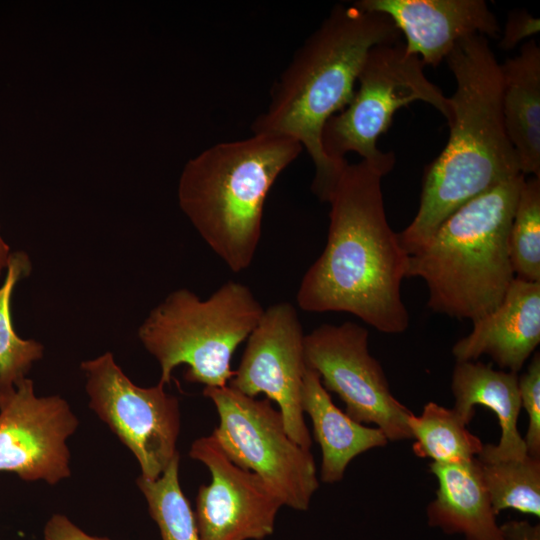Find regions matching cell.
Masks as SVG:
<instances>
[{
    "mask_svg": "<svg viewBox=\"0 0 540 540\" xmlns=\"http://www.w3.org/2000/svg\"><path fill=\"white\" fill-rule=\"evenodd\" d=\"M467 426L453 408L428 402L419 415L408 418L414 454L442 464L475 459L484 444Z\"/></svg>",
    "mask_w": 540,
    "mask_h": 540,
    "instance_id": "20",
    "label": "cell"
},
{
    "mask_svg": "<svg viewBox=\"0 0 540 540\" xmlns=\"http://www.w3.org/2000/svg\"><path fill=\"white\" fill-rule=\"evenodd\" d=\"M361 8L387 15L404 35L407 51L438 66L462 38H496L501 27L483 0H360Z\"/></svg>",
    "mask_w": 540,
    "mask_h": 540,
    "instance_id": "14",
    "label": "cell"
},
{
    "mask_svg": "<svg viewBox=\"0 0 540 540\" xmlns=\"http://www.w3.org/2000/svg\"><path fill=\"white\" fill-rule=\"evenodd\" d=\"M10 247L3 239L0 233V275L7 268V264L11 255Z\"/></svg>",
    "mask_w": 540,
    "mask_h": 540,
    "instance_id": "29",
    "label": "cell"
},
{
    "mask_svg": "<svg viewBox=\"0 0 540 540\" xmlns=\"http://www.w3.org/2000/svg\"><path fill=\"white\" fill-rule=\"evenodd\" d=\"M304 355L327 391L344 402L346 414L374 424L388 441L412 439V412L392 394L385 372L369 351V333L355 322L322 324L305 334Z\"/></svg>",
    "mask_w": 540,
    "mask_h": 540,
    "instance_id": "10",
    "label": "cell"
},
{
    "mask_svg": "<svg viewBox=\"0 0 540 540\" xmlns=\"http://www.w3.org/2000/svg\"><path fill=\"white\" fill-rule=\"evenodd\" d=\"M203 394L217 409L212 434L227 457L261 477L283 505L306 511L319 487L315 461L288 435L279 409L229 385L205 387Z\"/></svg>",
    "mask_w": 540,
    "mask_h": 540,
    "instance_id": "8",
    "label": "cell"
},
{
    "mask_svg": "<svg viewBox=\"0 0 540 540\" xmlns=\"http://www.w3.org/2000/svg\"><path fill=\"white\" fill-rule=\"evenodd\" d=\"M478 468L496 515L506 509L540 517V458L482 460Z\"/></svg>",
    "mask_w": 540,
    "mask_h": 540,
    "instance_id": "22",
    "label": "cell"
},
{
    "mask_svg": "<svg viewBox=\"0 0 540 540\" xmlns=\"http://www.w3.org/2000/svg\"><path fill=\"white\" fill-rule=\"evenodd\" d=\"M501 109L521 173L540 178V48L534 39L500 64Z\"/></svg>",
    "mask_w": 540,
    "mask_h": 540,
    "instance_id": "19",
    "label": "cell"
},
{
    "mask_svg": "<svg viewBox=\"0 0 540 540\" xmlns=\"http://www.w3.org/2000/svg\"><path fill=\"white\" fill-rule=\"evenodd\" d=\"M385 14L356 3L337 4L295 52L271 90L267 109L252 123L253 133L287 136L300 143L315 166L311 189L328 198L347 160L324 152L326 122L351 101L365 58L376 45L400 41Z\"/></svg>",
    "mask_w": 540,
    "mask_h": 540,
    "instance_id": "3",
    "label": "cell"
},
{
    "mask_svg": "<svg viewBox=\"0 0 540 540\" xmlns=\"http://www.w3.org/2000/svg\"><path fill=\"white\" fill-rule=\"evenodd\" d=\"M302 150L293 138L253 133L212 145L185 165L178 185L179 205L231 271L241 272L252 263L266 197Z\"/></svg>",
    "mask_w": 540,
    "mask_h": 540,
    "instance_id": "4",
    "label": "cell"
},
{
    "mask_svg": "<svg viewBox=\"0 0 540 540\" xmlns=\"http://www.w3.org/2000/svg\"><path fill=\"white\" fill-rule=\"evenodd\" d=\"M540 343V282L514 278L500 305L473 322L452 347L456 362L488 355L501 369L518 373Z\"/></svg>",
    "mask_w": 540,
    "mask_h": 540,
    "instance_id": "15",
    "label": "cell"
},
{
    "mask_svg": "<svg viewBox=\"0 0 540 540\" xmlns=\"http://www.w3.org/2000/svg\"><path fill=\"white\" fill-rule=\"evenodd\" d=\"M437 480L435 498L426 509L427 523L464 540H504L476 458L460 463L429 464Z\"/></svg>",
    "mask_w": 540,
    "mask_h": 540,
    "instance_id": "17",
    "label": "cell"
},
{
    "mask_svg": "<svg viewBox=\"0 0 540 540\" xmlns=\"http://www.w3.org/2000/svg\"><path fill=\"white\" fill-rule=\"evenodd\" d=\"M263 312L250 288L237 281L226 282L205 300L181 288L150 311L138 337L159 362V383L169 384L173 370L185 364L188 382L223 387L234 375L231 360L236 348Z\"/></svg>",
    "mask_w": 540,
    "mask_h": 540,
    "instance_id": "6",
    "label": "cell"
},
{
    "mask_svg": "<svg viewBox=\"0 0 540 540\" xmlns=\"http://www.w3.org/2000/svg\"><path fill=\"white\" fill-rule=\"evenodd\" d=\"M504 540H540V525L526 520H509L501 524Z\"/></svg>",
    "mask_w": 540,
    "mask_h": 540,
    "instance_id": "28",
    "label": "cell"
},
{
    "mask_svg": "<svg viewBox=\"0 0 540 540\" xmlns=\"http://www.w3.org/2000/svg\"><path fill=\"white\" fill-rule=\"evenodd\" d=\"M32 269L27 253L12 252L6 275L0 286V396L13 391L26 378L33 363L43 356L44 347L16 333L11 314V300L16 284L28 277Z\"/></svg>",
    "mask_w": 540,
    "mask_h": 540,
    "instance_id": "21",
    "label": "cell"
},
{
    "mask_svg": "<svg viewBox=\"0 0 540 540\" xmlns=\"http://www.w3.org/2000/svg\"><path fill=\"white\" fill-rule=\"evenodd\" d=\"M189 456L211 473L196 498L200 540H262L273 533L283 504L261 477L234 464L213 434L196 439Z\"/></svg>",
    "mask_w": 540,
    "mask_h": 540,
    "instance_id": "13",
    "label": "cell"
},
{
    "mask_svg": "<svg viewBox=\"0 0 540 540\" xmlns=\"http://www.w3.org/2000/svg\"><path fill=\"white\" fill-rule=\"evenodd\" d=\"M445 60L456 82L448 98L450 134L443 151L425 168L414 219L398 234L408 255L422 248L462 205L522 174L504 127L501 69L488 38H462Z\"/></svg>",
    "mask_w": 540,
    "mask_h": 540,
    "instance_id": "2",
    "label": "cell"
},
{
    "mask_svg": "<svg viewBox=\"0 0 540 540\" xmlns=\"http://www.w3.org/2000/svg\"><path fill=\"white\" fill-rule=\"evenodd\" d=\"M89 407L133 453L142 478H159L179 453L178 399L163 384L140 387L116 364L112 353L81 363Z\"/></svg>",
    "mask_w": 540,
    "mask_h": 540,
    "instance_id": "9",
    "label": "cell"
},
{
    "mask_svg": "<svg viewBox=\"0 0 540 540\" xmlns=\"http://www.w3.org/2000/svg\"><path fill=\"white\" fill-rule=\"evenodd\" d=\"M382 177L363 160L346 162L327 201L325 248L304 274L297 304L307 312H347L399 334L409 326L401 297L409 255L388 224Z\"/></svg>",
    "mask_w": 540,
    "mask_h": 540,
    "instance_id": "1",
    "label": "cell"
},
{
    "mask_svg": "<svg viewBox=\"0 0 540 540\" xmlns=\"http://www.w3.org/2000/svg\"><path fill=\"white\" fill-rule=\"evenodd\" d=\"M304 339L297 310L292 304L279 302L264 309L247 338L229 386L250 397L265 394L268 400L275 401L288 435L310 450L312 439L301 406L307 369Z\"/></svg>",
    "mask_w": 540,
    "mask_h": 540,
    "instance_id": "11",
    "label": "cell"
},
{
    "mask_svg": "<svg viewBox=\"0 0 540 540\" xmlns=\"http://www.w3.org/2000/svg\"><path fill=\"white\" fill-rule=\"evenodd\" d=\"M78 424L66 400L36 396L33 381L26 377L0 396V472L50 485L69 477L66 441Z\"/></svg>",
    "mask_w": 540,
    "mask_h": 540,
    "instance_id": "12",
    "label": "cell"
},
{
    "mask_svg": "<svg viewBox=\"0 0 540 540\" xmlns=\"http://www.w3.org/2000/svg\"><path fill=\"white\" fill-rule=\"evenodd\" d=\"M301 406L311 418L315 440L321 447L320 478L325 483L341 481L355 457L389 442L379 428L358 423L340 410L318 373L308 367L302 384Z\"/></svg>",
    "mask_w": 540,
    "mask_h": 540,
    "instance_id": "18",
    "label": "cell"
},
{
    "mask_svg": "<svg viewBox=\"0 0 540 540\" xmlns=\"http://www.w3.org/2000/svg\"><path fill=\"white\" fill-rule=\"evenodd\" d=\"M424 67L421 59L409 53L400 41L371 48L351 101L324 126L325 154L341 162L348 152H355L384 176L392 170L395 156L393 152L379 150L377 141L391 126L397 110L422 101L438 110L448 122L449 100L426 77Z\"/></svg>",
    "mask_w": 540,
    "mask_h": 540,
    "instance_id": "7",
    "label": "cell"
},
{
    "mask_svg": "<svg viewBox=\"0 0 540 540\" xmlns=\"http://www.w3.org/2000/svg\"><path fill=\"white\" fill-rule=\"evenodd\" d=\"M521 407L528 416V426L523 437L527 454L540 458V356L537 352L527 370L518 376Z\"/></svg>",
    "mask_w": 540,
    "mask_h": 540,
    "instance_id": "25",
    "label": "cell"
},
{
    "mask_svg": "<svg viewBox=\"0 0 540 540\" xmlns=\"http://www.w3.org/2000/svg\"><path fill=\"white\" fill-rule=\"evenodd\" d=\"M525 177L462 205L409 255L407 277L425 281L431 310L474 322L500 305L515 278L508 235Z\"/></svg>",
    "mask_w": 540,
    "mask_h": 540,
    "instance_id": "5",
    "label": "cell"
},
{
    "mask_svg": "<svg viewBox=\"0 0 540 540\" xmlns=\"http://www.w3.org/2000/svg\"><path fill=\"white\" fill-rule=\"evenodd\" d=\"M43 540H110L97 537L83 531L63 514H54L46 522Z\"/></svg>",
    "mask_w": 540,
    "mask_h": 540,
    "instance_id": "27",
    "label": "cell"
},
{
    "mask_svg": "<svg viewBox=\"0 0 540 540\" xmlns=\"http://www.w3.org/2000/svg\"><path fill=\"white\" fill-rule=\"evenodd\" d=\"M453 409L469 424L476 405L489 408L498 418L501 435L497 444H484L476 457L482 460L518 459L527 455L518 430L521 400L518 373L495 370L477 361L456 362L451 382Z\"/></svg>",
    "mask_w": 540,
    "mask_h": 540,
    "instance_id": "16",
    "label": "cell"
},
{
    "mask_svg": "<svg viewBox=\"0 0 540 540\" xmlns=\"http://www.w3.org/2000/svg\"><path fill=\"white\" fill-rule=\"evenodd\" d=\"M539 30L540 21L538 18H534L523 10L511 11L499 45L503 49L514 48L520 41L535 35Z\"/></svg>",
    "mask_w": 540,
    "mask_h": 540,
    "instance_id": "26",
    "label": "cell"
},
{
    "mask_svg": "<svg viewBox=\"0 0 540 540\" xmlns=\"http://www.w3.org/2000/svg\"><path fill=\"white\" fill-rule=\"evenodd\" d=\"M179 459L178 454L155 480L139 477L137 485L162 540H200L194 512L179 484Z\"/></svg>",
    "mask_w": 540,
    "mask_h": 540,
    "instance_id": "23",
    "label": "cell"
},
{
    "mask_svg": "<svg viewBox=\"0 0 540 540\" xmlns=\"http://www.w3.org/2000/svg\"><path fill=\"white\" fill-rule=\"evenodd\" d=\"M515 278L540 282V178L524 179L508 235Z\"/></svg>",
    "mask_w": 540,
    "mask_h": 540,
    "instance_id": "24",
    "label": "cell"
}]
</instances>
